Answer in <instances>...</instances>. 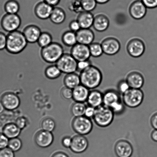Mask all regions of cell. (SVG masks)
I'll list each match as a JSON object with an SVG mask.
<instances>
[{"label":"cell","instance_id":"obj_9","mask_svg":"<svg viewBox=\"0 0 157 157\" xmlns=\"http://www.w3.org/2000/svg\"><path fill=\"white\" fill-rule=\"evenodd\" d=\"M127 50L130 56L137 58L143 54L145 46L143 41L139 38H133L129 41L127 45Z\"/></svg>","mask_w":157,"mask_h":157},{"label":"cell","instance_id":"obj_45","mask_svg":"<svg viewBox=\"0 0 157 157\" xmlns=\"http://www.w3.org/2000/svg\"><path fill=\"white\" fill-rule=\"evenodd\" d=\"M69 27L70 30L75 33H76L81 29L80 25L77 20L70 21Z\"/></svg>","mask_w":157,"mask_h":157},{"label":"cell","instance_id":"obj_1","mask_svg":"<svg viewBox=\"0 0 157 157\" xmlns=\"http://www.w3.org/2000/svg\"><path fill=\"white\" fill-rule=\"evenodd\" d=\"M28 44L22 32L15 31L7 35L6 50L11 54L18 55L26 49Z\"/></svg>","mask_w":157,"mask_h":157},{"label":"cell","instance_id":"obj_24","mask_svg":"<svg viewBox=\"0 0 157 157\" xmlns=\"http://www.w3.org/2000/svg\"><path fill=\"white\" fill-rule=\"evenodd\" d=\"M110 25L108 18L105 15L99 14L94 17L93 27L95 30L98 32H103L107 30Z\"/></svg>","mask_w":157,"mask_h":157},{"label":"cell","instance_id":"obj_25","mask_svg":"<svg viewBox=\"0 0 157 157\" xmlns=\"http://www.w3.org/2000/svg\"><path fill=\"white\" fill-rule=\"evenodd\" d=\"M119 92L114 90H107L103 94V105L110 107L114 104L121 101Z\"/></svg>","mask_w":157,"mask_h":157},{"label":"cell","instance_id":"obj_11","mask_svg":"<svg viewBox=\"0 0 157 157\" xmlns=\"http://www.w3.org/2000/svg\"><path fill=\"white\" fill-rule=\"evenodd\" d=\"M104 53L109 56L116 55L120 51L121 44L116 38L113 37L106 38L101 43Z\"/></svg>","mask_w":157,"mask_h":157},{"label":"cell","instance_id":"obj_5","mask_svg":"<svg viewBox=\"0 0 157 157\" xmlns=\"http://www.w3.org/2000/svg\"><path fill=\"white\" fill-rule=\"evenodd\" d=\"M144 98V93L141 89L130 88L123 94V103L130 108L139 107L142 104Z\"/></svg>","mask_w":157,"mask_h":157},{"label":"cell","instance_id":"obj_41","mask_svg":"<svg viewBox=\"0 0 157 157\" xmlns=\"http://www.w3.org/2000/svg\"><path fill=\"white\" fill-rule=\"evenodd\" d=\"M131 88L126 80H122L118 83V89L120 93L124 94Z\"/></svg>","mask_w":157,"mask_h":157},{"label":"cell","instance_id":"obj_7","mask_svg":"<svg viewBox=\"0 0 157 157\" xmlns=\"http://www.w3.org/2000/svg\"><path fill=\"white\" fill-rule=\"evenodd\" d=\"M21 24V18L18 14L6 13L1 20L2 28L9 33L18 30Z\"/></svg>","mask_w":157,"mask_h":157},{"label":"cell","instance_id":"obj_37","mask_svg":"<svg viewBox=\"0 0 157 157\" xmlns=\"http://www.w3.org/2000/svg\"><path fill=\"white\" fill-rule=\"evenodd\" d=\"M22 141L18 137L9 139L8 147L14 152H17L21 150L22 147Z\"/></svg>","mask_w":157,"mask_h":157},{"label":"cell","instance_id":"obj_48","mask_svg":"<svg viewBox=\"0 0 157 157\" xmlns=\"http://www.w3.org/2000/svg\"><path fill=\"white\" fill-rule=\"evenodd\" d=\"M148 9H153L157 7V0H141Z\"/></svg>","mask_w":157,"mask_h":157},{"label":"cell","instance_id":"obj_12","mask_svg":"<svg viewBox=\"0 0 157 157\" xmlns=\"http://www.w3.org/2000/svg\"><path fill=\"white\" fill-rule=\"evenodd\" d=\"M1 101L5 109L10 111L18 108L21 103L18 97L12 92L4 94L1 97Z\"/></svg>","mask_w":157,"mask_h":157},{"label":"cell","instance_id":"obj_44","mask_svg":"<svg viewBox=\"0 0 157 157\" xmlns=\"http://www.w3.org/2000/svg\"><path fill=\"white\" fill-rule=\"evenodd\" d=\"M9 139L3 133H0V150L8 147Z\"/></svg>","mask_w":157,"mask_h":157},{"label":"cell","instance_id":"obj_30","mask_svg":"<svg viewBox=\"0 0 157 157\" xmlns=\"http://www.w3.org/2000/svg\"><path fill=\"white\" fill-rule=\"evenodd\" d=\"M61 72L55 64H52L46 67L45 70V75L47 78L50 79H55L61 76Z\"/></svg>","mask_w":157,"mask_h":157},{"label":"cell","instance_id":"obj_35","mask_svg":"<svg viewBox=\"0 0 157 157\" xmlns=\"http://www.w3.org/2000/svg\"><path fill=\"white\" fill-rule=\"evenodd\" d=\"M41 125L42 130L52 132L55 130L56 124L52 118H47L43 120Z\"/></svg>","mask_w":157,"mask_h":157},{"label":"cell","instance_id":"obj_2","mask_svg":"<svg viewBox=\"0 0 157 157\" xmlns=\"http://www.w3.org/2000/svg\"><path fill=\"white\" fill-rule=\"evenodd\" d=\"M80 73L81 84L89 90L96 88L102 82V74L100 70L95 66L91 65Z\"/></svg>","mask_w":157,"mask_h":157},{"label":"cell","instance_id":"obj_20","mask_svg":"<svg viewBox=\"0 0 157 157\" xmlns=\"http://www.w3.org/2000/svg\"><path fill=\"white\" fill-rule=\"evenodd\" d=\"M131 88L141 89L143 86L144 79L143 75L138 72H132L126 79Z\"/></svg>","mask_w":157,"mask_h":157},{"label":"cell","instance_id":"obj_40","mask_svg":"<svg viewBox=\"0 0 157 157\" xmlns=\"http://www.w3.org/2000/svg\"><path fill=\"white\" fill-rule=\"evenodd\" d=\"M91 65H92L91 62L89 60L79 61L77 63V71L81 73V72L90 67Z\"/></svg>","mask_w":157,"mask_h":157},{"label":"cell","instance_id":"obj_38","mask_svg":"<svg viewBox=\"0 0 157 157\" xmlns=\"http://www.w3.org/2000/svg\"><path fill=\"white\" fill-rule=\"evenodd\" d=\"M124 103L121 101L115 103L110 107V108L113 111L115 114H120L122 113L124 111Z\"/></svg>","mask_w":157,"mask_h":157},{"label":"cell","instance_id":"obj_3","mask_svg":"<svg viewBox=\"0 0 157 157\" xmlns=\"http://www.w3.org/2000/svg\"><path fill=\"white\" fill-rule=\"evenodd\" d=\"M64 53V48L57 42H53L41 48V56L43 60L51 64H56Z\"/></svg>","mask_w":157,"mask_h":157},{"label":"cell","instance_id":"obj_16","mask_svg":"<svg viewBox=\"0 0 157 157\" xmlns=\"http://www.w3.org/2000/svg\"><path fill=\"white\" fill-rule=\"evenodd\" d=\"M22 32L28 43L33 44L37 42L42 32L38 26L30 24L26 26L23 29Z\"/></svg>","mask_w":157,"mask_h":157},{"label":"cell","instance_id":"obj_23","mask_svg":"<svg viewBox=\"0 0 157 157\" xmlns=\"http://www.w3.org/2000/svg\"><path fill=\"white\" fill-rule=\"evenodd\" d=\"M87 102L88 106L97 108L103 105V94L95 89L90 91Z\"/></svg>","mask_w":157,"mask_h":157},{"label":"cell","instance_id":"obj_50","mask_svg":"<svg viewBox=\"0 0 157 157\" xmlns=\"http://www.w3.org/2000/svg\"><path fill=\"white\" fill-rule=\"evenodd\" d=\"M72 142V138L69 136H66L63 138L62 144L66 148H70Z\"/></svg>","mask_w":157,"mask_h":157},{"label":"cell","instance_id":"obj_17","mask_svg":"<svg viewBox=\"0 0 157 157\" xmlns=\"http://www.w3.org/2000/svg\"><path fill=\"white\" fill-rule=\"evenodd\" d=\"M115 151L118 157H130L133 153V148L130 142L122 140L115 144Z\"/></svg>","mask_w":157,"mask_h":157},{"label":"cell","instance_id":"obj_54","mask_svg":"<svg viewBox=\"0 0 157 157\" xmlns=\"http://www.w3.org/2000/svg\"><path fill=\"white\" fill-rule=\"evenodd\" d=\"M52 157H69L65 153L62 152H58L55 153Z\"/></svg>","mask_w":157,"mask_h":157},{"label":"cell","instance_id":"obj_8","mask_svg":"<svg viewBox=\"0 0 157 157\" xmlns=\"http://www.w3.org/2000/svg\"><path fill=\"white\" fill-rule=\"evenodd\" d=\"M77 63L70 54L64 53L55 64L62 73L66 75L77 71Z\"/></svg>","mask_w":157,"mask_h":157},{"label":"cell","instance_id":"obj_18","mask_svg":"<svg viewBox=\"0 0 157 157\" xmlns=\"http://www.w3.org/2000/svg\"><path fill=\"white\" fill-rule=\"evenodd\" d=\"M53 7L44 1L38 2L35 6L34 12L37 17L41 20L49 19Z\"/></svg>","mask_w":157,"mask_h":157},{"label":"cell","instance_id":"obj_10","mask_svg":"<svg viewBox=\"0 0 157 157\" xmlns=\"http://www.w3.org/2000/svg\"><path fill=\"white\" fill-rule=\"evenodd\" d=\"M70 54L77 62L89 60L91 56L89 46L78 43L71 48Z\"/></svg>","mask_w":157,"mask_h":157},{"label":"cell","instance_id":"obj_19","mask_svg":"<svg viewBox=\"0 0 157 157\" xmlns=\"http://www.w3.org/2000/svg\"><path fill=\"white\" fill-rule=\"evenodd\" d=\"M76 34L78 44L89 46L95 39L94 33L90 29H81Z\"/></svg>","mask_w":157,"mask_h":157},{"label":"cell","instance_id":"obj_21","mask_svg":"<svg viewBox=\"0 0 157 157\" xmlns=\"http://www.w3.org/2000/svg\"><path fill=\"white\" fill-rule=\"evenodd\" d=\"M94 17L91 12L83 11L78 13L77 20L81 29H90L93 25Z\"/></svg>","mask_w":157,"mask_h":157},{"label":"cell","instance_id":"obj_22","mask_svg":"<svg viewBox=\"0 0 157 157\" xmlns=\"http://www.w3.org/2000/svg\"><path fill=\"white\" fill-rule=\"evenodd\" d=\"M89 89L82 84H80L73 89V99L75 102L84 103L87 101Z\"/></svg>","mask_w":157,"mask_h":157},{"label":"cell","instance_id":"obj_34","mask_svg":"<svg viewBox=\"0 0 157 157\" xmlns=\"http://www.w3.org/2000/svg\"><path fill=\"white\" fill-rule=\"evenodd\" d=\"M91 56L95 58L101 56L104 53L102 46L98 43H93L89 46Z\"/></svg>","mask_w":157,"mask_h":157},{"label":"cell","instance_id":"obj_28","mask_svg":"<svg viewBox=\"0 0 157 157\" xmlns=\"http://www.w3.org/2000/svg\"><path fill=\"white\" fill-rule=\"evenodd\" d=\"M64 82L65 87L73 89L81 84L80 75L75 73L66 74Z\"/></svg>","mask_w":157,"mask_h":157},{"label":"cell","instance_id":"obj_6","mask_svg":"<svg viewBox=\"0 0 157 157\" xmlns=\"http://www.w3.org/2000/svg\"><path fill=\"white\" fill-rule=\"evenodd\" d=\"M72 125L73 130L77 133L83 136L89 134L93 128L91 120L84 115L74 118Z\"/></svg>","mask_w":157,"mask_h":157},{"label":"cell","instance_id":"obj_14","mask_svg":"<svg viewBox=\"0 0 157 157\" xmlns=\"http://www.w3.org/2000/svg\"><path fill=\"white\" fill-rule=\"evenodd\" d=\"M54 136L52 132L41 130L36 134L35 141L37 145L41 148H46L53 144Z\"/></svg>","mask_w":157,"mask_h":157},{"label":"cell","instance_id":"obj_49","mask_svg":"<svg viewBox=\"0 0 157 157\" xmlns=\"http://www.w3.org/2000/svg\"><path fill=\"white\" fill-rule=\"evenodd\" d=\"M27 120L24 117H20L15 121V124L21 130L25 128L27 126Z\"/></svg>","mask_w":157,"mask_h":157},{"label":"cell","instance_id":"obj_46","mask_svg":"<svg viewBox=\"0 0 157 157\" xmlns=\"http://www.w3.org/2000/svg\"><path fill=\"white\" fill-rule=\"evenodd\" d=\"M7 35L0 31V51H3L6 48L7 44Z\"/></svg>","mask_w":157,"mask_h":157},{"label":"cell","instance_id":"obj_36","mask_svg":"<svg viewBox=\"0 0 157 157\" xmlns=\"http://www.w3.org/2000/svg\"><path fill=\"white\" fill-rule=\"evenodd\" d=\"M80 2L83 10L90 12L94 10L97 4L96 0H80Z\"/></svg>","mask_w":157,"mask_h":157},{"label":"cell","instance_id":"obj_15","mask_svg":"<svg viewBox=\"0 0 157 157\" xmlns=\"http://www.w3.org/2000/svg\"><path fill=\"white\" fill-rule=\"evenodd\" d=\"M88 145V141L84 136L78 135L72 138L70 149L74 153H81L87 150Z\"/></svg>","mask_w":157,"mask_h":157},{"label":"cell","instance_id":"obj_39","mask_svg":"<svg viewBox=\"0 0 157 157\" xmlns=\"http://www.w3.org/2000/svg\"><path fill=\"white\" fill-rule=\"evenodd\" d=\"M70 10L75 13H79L83 10L80 0H73L70 5Z\"/></svg>","mask_w":157,"mask_h":157},{"label":"cell","instance_id":"obj_53","mask_svg":"<svg viewBox=\"0 0 157 157\" xmlns=\"http://www.w3.org/2000/svg\"><path fill=\"white\" fill-rule=\"evenodd\" d=\"M151 138L152 140L155 142H157V130H155L152 132Z\"/></svg>","mask_w":157,"mask_h":157},{"label":"cell","instance_id":"obj_4","mask_svg":"<svg viewBox=\"0 0 157 157\" xmlns=\"http://www.w3.org/2000/svg\"><path fill=\"white\" fill-rule=\"evenodd\" d=\"M115 114L110 107L102 105L96 109L93 119L98 127L105 128L108 127L113 122Z\"/></svg>","mask_w":157,"mask_h":157},{"label":"cell","instance_id":"obj_47","mask_svg":"<svg viewBox=\"0 0 157 157\" xmlns=\"http://www.w3.org/2000/svg\"><path fill=\"white\" fill-rule=\"evenodd\" d=\"M96 109L92 106H88V107H87L84 112V116L90 119L91 118H93L95 114Z\"/></svg>","mask_w":157,"mask_h":157},{"label":"cell","instance_id":"obj_29","mask_svg":"<svg viewBox=\"0 0 157 157\" xmlns=\"http://www.w3.org/2000/svg\"><path fill=\"white\" fill-rule=\"evenodd\" d=\"M61 40L63 44L67 47L72 48L78 43L76 33L70 30L64 32Z\"/></svg>","mask_w":157,"mask_h":157},{"label":"cell","instance_id":"obj_52","mask_svg":"<svg viewBox=\"0 0 157 157\" xmlns=\"http://www.w3.org/2000/svg\"><path fill=\"white\" fill-rule=\"evenodd\" d=\"M43 1L54 7L59 4L61 0H43Z\"/></svg>","mask_w":157,"mask_h":157},{"label":"cell","instance_id":"obj_26","mask_svg":"<svg viewBox=\"0 0 157 157\" xmlns=\"http://www.w3.org/2000/svg\"><path fill=\"white\" fill-rule=\"evenodd\" d=\"M66 14L65 11L59 7H54L50 17V21L55 25H61L65 21Z\"/></svg>","mask_w":157,"mask_h":157},{"label":"cell","instance_id":"obj_33","mask_svg":"<svg viewBox=\"0 0 157 157\" xmlns=\"http://www.w3.org/2000/svg\"><path fill=\"white\" fill-rule=\"evenodd\" d=\"M84 103L75 102L71 107V112L75 117L84 116L86 109Z\"/></svg>","mask_w":157,"mask_h":157},{"label":"cell","instance_id":"obj_42","mask_svg":"<svg viewBox=\"0 0 157 157\" xmlns=\"http://www.w3.org/2000/svg\"><path fill=\"white\" fill-rule=\"evenodd\" d=\"M61 96L66 99H70L73 98V89L67 87H64L61 89Z\"/></svg>","mask_w":157,"mask_h":157},{"label":"cell","instance_id":"obj_27","mask_svg":"<svg viewBox=\"0 0 157 157\" xmlns=\"http://www.w3.org/2000/svg\"><path fill=\"white\" fill-rule=\"evenodd\" d=\"M21 132V129L13 123L6 124L2 129V133L9 139L18 137Z\"/></svg>","mask_w":157,"mask_h":157},{"label":"cell","instance_id":"obj_55","mask_svg":"<svg viewBox=\"0 0 157 157\" xmlns=\"http://www.w3.org/2000/svg\"><path fill=\"white\" fill-rule=\"evenodd\" d=\"M110 0H96L97 4H104L108 2Z\"/></svg>","mask_w":157,"mask_h":157},{"label":"cell","instance_id":"obj_13","mask_svg":"<svg viewBox=\"0 0 157 157\" xmlns=\"http://www.w3.org/2000/svg\"><path fill=\"white\" fill-rule=\"evenodd\" d=\"M147 9L141 0H136L131 4L129 7V13L134 19L140 20L145 17Z\"/></svg>","mask_w":157,"mask_h":157},{"label":"cell","instance_id":"obj_32","mask_svg":"<svg viewBox=\"0 0 157 157\" xmlns=\"http://www.w3.org/2000/svg\"><path fill=\"white\" fill-rule=\"evenodd\" d=\"M53 42V38L50 33L47 32H41L37 41V44L39 47L43 48L47 47Z\"/></svg>","mask_w":157,"mask_h":157},{"label":"cell","instance_id":"obj_31","mask_svg":"<svg viewBox=\"0 0 157 157\" xmlns=\"http://www.w3.org/2000/svg\"><path fill=\"white\" fill-rule=\"evenodd\" d=\"M20 9L19 3L16 0H9L4 5V10L7 13L18 14Z\"/></svg>","mask_w":157,"mask_h":157},{"label":"cell","instance_id":"obj_43","mask_svg":"<svg viewBox=\"0 0 157 157\" xmlns=\"http://www.w3.org/2000/svg\"><path fill=\"white\" fill-rule=\"evenodd\" d=\"M0 157H15L14 152L8 147L0 150Z\"/></svg>","mask_w":157,"mask_h":157},{"label":"cell","instance_id":"obj_56","mask_svg":"<svg viewBox=\"0 0 157 157\" xmlns=\"http://www.w3.org/2000/svg\"><path fill=\"white\" fill-rule=\"evenodd\" d=\"M5 109L4 106H3L2 103L0 101V114H1L4 111Z\"/></svg>","mask_w":157,"mask_h":157},{"label":"cell","instance_id":"obj_51","mask_svg":"<svg viewBox=\"0 0 157 157\" xmlns=\"http://www.w3.org/2000/svg\"><path fill=\"white\" fill-rule=\"evenodd\" d=\"M150 123L153 128L157 130V113L154 114L151 117Z\"/></svg>","mask_w":157,"mask_h":157}]
</instances>
